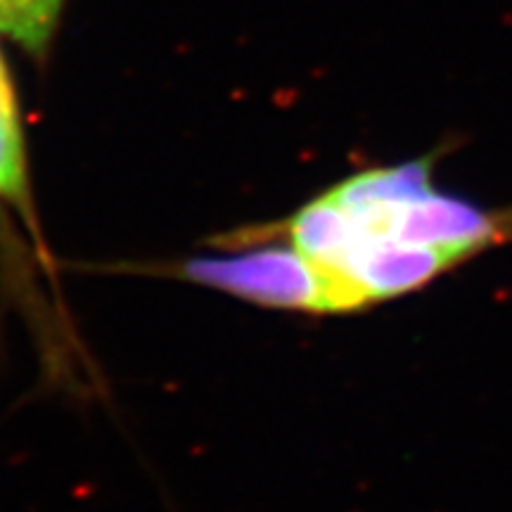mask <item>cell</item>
<instances>
[{"mask_svg":"<svg viewBox=\"0 0 512 512\" xmlns=\"http://www.w3.org/2000/svg\"><path fill=\"white\" fill-rule=\"evenodd\" d=\"M439 155L358 171L254 233L297 247L354 297L358 311L420 290L512 242V207L484 209L434 188Z\"/></svg>","mask_w":512,"mask_h":512,"instance_id":"6da1fadb","label":"cell"},{"mask_svg":"<svg viewBox=\"0 0 512 512\" xmlns=\"http://www.w3.org/2000/svg\"><path fill=\"white\" fill-rule=\"evenodd\" d=\"M235 249L240 252L190 259L178 271L190 283L214 287L268 309L318 316L358 311L354 297L290 242L247 230L240 233Z\"/></svg>","mask_w":512,"mask_h":512,"instance_id":"7a4b0ae2","label":"cell"},{"mask_svg":"<svg viewBox=\"0 0 512 512\" xmlns=\"http://www.w3.org/2000/svg\"><path fill=\"white\" fill-rule=\"evenodd\" d=\"M0 202L22 211L31 221L27 145H24L17 93L3 57H0Z\"/></svg>","mask_w":512,"mask_h":512,"instance_id":"3957f363","label":"cell"},{"mask_svg":"<svg viewBox=\"0 0 512 512\" xmlns=\"http://www.w3.org/2000/svg\"><path fill=\"white\" fill-rule=\"evenodd\" d=\"M64 0H0V34L43 57L60 24Z\"/></svg>","mask_w":512,"mask_h":512,"instance_id":"277c9868","label":"cell"}]
</instances>
